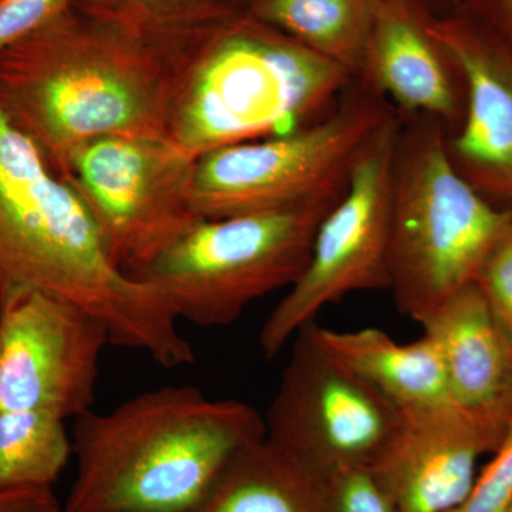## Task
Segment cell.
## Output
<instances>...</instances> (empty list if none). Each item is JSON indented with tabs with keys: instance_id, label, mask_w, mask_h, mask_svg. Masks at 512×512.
I'll use <instances>...</instances> for the list:
<instances>
[{
	"instance_id": "cell-6",
	"label": "cell",
	"mask_w": 512,
	"mask_h": 512,
	"mask_svg": "<svg viewBox=\"0 0 512 512\" xmlns=\"http://www.w3.org/2000/svg\"><path fill=\"white\" fill-rule=\"evenodd\" d=\"M394 113L355 80L315 123L204 154L195 163V211L217 220L339 201L363 151Z\"/></svg>"
},
{
	"instance_id": "cell-10",
	"label": "cell",
	"mask_w": 512,
	"mask_h": 512,
	"mask_svg": "<svg viewBox=\"0 0 512 512\" xmlns=\"http://www.w3.org/2000/svg\"><path fill=\"white\" fill-rule=\"evenodd\" d=\"M400 126L394 113L377 131L357 161L348 190L320 222L305 271L259 333L268 359H275L330 303L350 293L390 288V204Z\"/></svg>"
},
{
	"instance_id": "cell-8",
	"label": "cell",
	"mask_w": 512,
	"mask_h": 512,
	"mask_svg": "<svg viewBox=\"0 0 512 512\" xmlns=\"http://www.w3.org/2000/svg\"><path fill=\"white\" fill-rule=\"evenodd\" d=\"M195 163L165 136H110L76 148L62 177L82 197L114 264L137 279L204 220L192 201Z\"/></svg>"
},
{
	"instance_id": "cell-19",
	"label": "cell",
	"mask_w": 512,
	"mask_h": 512,
	"mask_svg": "<svg viewBox=\"0 0 512 512\" xmlns=\"http://www.w3.org/2000/svg\"><path fill=\"white\" fill-rule=\"evenodd\" d=\"M73 456L66 421L33 412H0V491L45 490Z\"/></svg>"
},
{
	"instance_id": "cell-26",
	"label": "cell",
	"mask_w": 512,
	"mask_h": 512,
	"mask_svg": "<svg viewBox=\"0 0 512 512\" xmlns=\"http://www.w3.org/2000/svg\"><path fill=\"white\" fill-rule=\"evenodd\" d=\"M0 512H63L53 488L0 491Z\"/></svg>"
},
{
	"instance_id": "cell-5",
	"label": "cell",
	"mask_w": 512,
	"mask_h": 512,
	"mask_svg": "<svg viewBox=\"0 0 512 512\" xmlns=\"http://www.w3.org/2000/svg\"><path fill=\"white\" fill-rule=\"evenodd\" d=\"M511 221L508 208L487 200L458 173L443 124L427 116L402 121L389 234V289L400 312L421 325L474 282Z\"/></svg>"
},
{
	"instance_id": "cell-16",
	"label": "cell",
	"mask_w": 512,
	"mask_h": 512,
	"mask_svg": "<svg viewBox=\"0 0 512 512\" xmlns=\"http://www.w3.org/2000/svg\"><path fill=\"white\" fill-rule=\"evenodd\" d=\"M320 345L399 410L451 399L436 346L427 336L400 343L382 329L335 330L312 322Z\"/></svg>"
},
{
	"instance_id": "cell-3",
	"label": "cell",
	"mask_w": 512,
	"mask_h": 512,
	"mask_svg": "<svg viewBox=\"0 0 512 512\" xmlns=\"http://www.w3.org/2000/svg\"><path fill=\"white\" fill-rule=\"evenodd\" d=\"M265 421L239 400L165 386L74 419L76 477L63 512H191Z\"/></svg>"
},
{
	"instance_id": "cell-29",
	"label": "cell",
	"mask_w": 512,
	"mask_h": 512,
	"mask_svg": "<svg viewBox=\"0 0 512 512\" xmlns=\"http://www.w3.org/2000/svg\"><path fill=\"white\" fill-rule=\"evenodd\" d=\"M508 210H510L512 214V201L510 202V205H508Z\"/></svg>"
},
{
	"instance_id": "cell-20",
	"label": "cell",
	"mask_w": 512,
	"mask_h": 512,
	"mask_svg": "<svg viewBox=\"0 0 512 512\" xmlns=\"http://www.w3.org/2000/svg\"><path fill=\"white\" fill-rule=\"evenodd\" d=\"M474 282L512 350V221L485 256Z\"/></svg>"
},
{
	"instance_id": "cell-1",
	"label": "cell",
	"mask_w": 512,
	"mask_h": 512,
	"mask_svg": "<svg viewBox=\"0 0 512 512\" xmlns=\"http://www.w3.org/2000/svg\"><path fill=\"white\" fill-rule=\"evenodd\" d=\"M220 19L157 20L77 0L0 53V106L62 177L89 141L165 136L178 63Z\"/></svg>"
},
{
	"instance_id": "cell-18",
	"label": "cell",
	"mask_w": 512,
	"mask_h": 512,
	"mask_svg": "<svg viewBox=\"0 0 512 512\" xmlns=\"http://www.w3.org/2000/svg\"><path fill=\"white\" fill-rule=\"evenodd\" d=\"M242 5L252 18L339 64L356 79L375 0H242Z\"/></svg>"
},
{
	"instance_id": "cell-25",
	"label": "cell",
	"mask_w": 512,
	"mask_h": 512,
	"mask_svg": "<svg viewBox=\"0 0 512 512\" xmlns=\"http://www.w3.org/2000/svg\"><path fill=\"white\" fill-rule=\"evenodd\" d=\"M461 9L512 47V0H463Z\"/></svg>"
},
{
	"instance_id": "cell-17",
	"label": "cell",
	"mask_w": 512,
	"mask_h": 512,
	"mask_svg": "<svg viewBox=\"0 0 512 512\" xmlns=\"http://www.w3.org/2000/svg\"><path fill=\"white\" fill-rule=\"evenodd\" d=\"M191 512H330L325 481L262 439L232 458Z\"/></svg>"
},
{
	"instance_id": "cell-23",
	"label": "cell",
	"mask_w": 512,
	"mask_h": 512,
	"mask_svg": "<svg viewBox=\"0 0 512 512\" xmlns=\"http://www.w3.org/2000/svg\"><path fill=\"white\" fill-rule=\"evenodd\" d=\"M157 20L214 19L244 9L242 0H83Z\"/></svg>"
},
{
	"instance_id": "cell-24",
	"label": "cell",
	"mask_w": 512,
	"mask_h": 512,
	"mask_svg": "<svg viewBox=\"0 0 512 512\" xmlns=\"http://www.w3.org/2000/svg\"><path fill=\"white\" fill-rule=\"evenodd\" d=\"M77 0H0V53L59 18Z\"/></svg>"
},
{
	"instance_id": "cell-27",
	"label": "cell",
	"mask_w": 512,
	"mask_h": 512,
	"mask_svg": "<svg viewBox=\"0 0 512 512\" xmlns=\"http://www.w3.org/2000/svg\"><path fill=\"white\" fill-rule=\"evenodd\" d=\"M3 293H5V286H3L2 278H0V315H2L3 308Z\"/></svg>"
},
{
	"instance_id": "cell-12",
	"label": "cell",
	"mask_w": 512,
	"mask_h": 512,
	"mask_svg": "<svg viewBox=\"0 0 512 512\" xmlns=\"http://www.w3.org/2000/svg\"><path fill=\"white\" fill-rule=\"evenodd\" d=\"M512 407L473 410L454 400L400 410L373 476L400 512H447L470 493L478 458L500 446Z\"/></svg>"
},
{
	"instance_id": "cell-14",
	"label": "cell",
	"mask_w": 512,
	"mask_h": 512,
	"mask_svg": "<svg viewBox=\"0 0 512 512\" xmlns=\"http://www.w3.org/2000/svg\"><path fill=\"white\" fill-rule=\"evenodd\" d=\"M427 0H375L357 82L407 116L460 126L466 90L456 63L434 35Z\"/></svg>"
},
{
	"instance_id": "cell-28",
	"label": "cell",
	"mask_w": 512,
	"mask_h": 512,
	"mask_svg": "<svg viewBox=\"0 0 512 512\" xmlns=\"http://www.w3.org/2000/svg\"><path fill=\"white\" fill-rule=\"evenodd\" d=\"M503 512H512V500L511 503L507 505V508Z\"/></svg>"
},
{
	"instance_id": "cell-21",
	"label": "cell",
	"mask_w": 512,
	"mask_h": 512,
	"mask_svg": "<svg viewBox=\"0 0 512 512\" xmlns=\"http://www.w3.org/2000/svg\"><path fill=\"white\" fill-rule=\"evenodd\" d=\"M512 500V416L493 460L481 471L470 493L447 512H503Z\"/></svg>"
},
{
	"instance_id": "cell-4",
	"label": "cell",
	"mask_w": 512,
	"mask_h": 512,
	"mask_svg": "<svg viewBox=\"0 0 512 512\" xmlns=\"http://www.w3.org/2000/svg\"><path fill=\"white\" fill-rule=\"evenodd\" d=\"M355 82L348 70L239 10L178 63L165 137L192 157L315 123Z\"/></svg>"
},
{
	"instance_id": "cell-22",
	"label": "cell",
	"mask_w": 512,
	"mask_h": 512,
	"mask_svg": "<svg viewBox=\"0 0 512 512\" xmlns=\"http://www.w3.org/2000/svg\"><path fill=\"white\" fill-rule=\"evenodd\" d=\"M325 484L330 512H400L370 468L343 471Z\"/></svg>"
},
{
	"instance_id": "cell-9",
	"label": "cell",
	"mask_w": 512,
	"mask_h": 512,
	"mask_svg": "<svg viewBox=\"0 0 512 512\" xmlns=\"http://www.w3.org/2000/svg\"><path fill=\"white\" fill-rule=\"evenodd\" d=\"M264 417L265 439L318 477L370 468L392 439L400 410L320 345L312 322L291 340Z\"/></svg>"
},
{
	"instance_id": "cell-7",
	"label": "cell",
	"mask_w": 512,
	"mask_h": 512,
	"mask_svg": "<svg viewBox=\"0 0 512 512\" xmlns=\"http://www.w3.org/2000/svg\"><path fill=\"white\" fill-rule=\"evenodd\" d=\"M336 202L202 220L137 279L160 293L178 322L231 325L251 303L296 284Z\"/></svg>"
},
{
	"instance_id": "cell-30",
	"label": "cell",
	"mask_w": 512,
	"mask_h": 512,
	"mask_svg": "<svg viewBox=\"0 0 512 512\" xmlns=\"http://www.w3.org/2000/svg\"><path fill=\"white\" fill-rule=\"evenodd\" d=\"M511 402H512V387H511Z\"/></svg>"
},
{
	"instance_id": "cell-15",
	"label": "cell",
	"mask_w": 512,
	"mask_h": 512,
	"mask_svg": "<svg viewBox=\"0 0 512 512\" xmlns=\"http://www.w3.org/2000/svg\"><path fill=\"white\" fill-rule=\"evenodd\" d=\"M439 352L448 392L473 410L512 407V350L476 282L421 323Z\"/></svg>"
},
{
	"instance_id": "cell-11",
	"label": "cell",
	"mask_w": 512,
	"mask_h": 512,
	"mask_svg": "<svg viewBox=\"0 0 512 512\" xmlns=\"http://www.w3.org/2000/svg\"><path fill=\"white\" fill-rule=\"evenodd\" d=\"M5 286V285H3ZM109 329L53 293L5 286L0 315V412L67 421L90 412Z\"/></svg>"
},
{
	"instance_id": "cell-2",
	"label": "cell",
	"mask_w": 512,
	"mask_h": 512,
	"mask_svg": "<svg viewBox=\"0 0 512 512\" xmlns=\"http://www.w3.org/2000/svg\"><path fill=\"white\" fill-rule=\"evenodd\" d=\"M0 278L76 303L109 329L111 345L177 369L194 349L160 293L121 271L79 192L0 106Z\"/></svg>"
},
{
	"instance_id": "cell-13",
	"label": "cell",
	"mask_w": 512,
	"mask_h": 512,
	"mask_svg": "<svg viewBox=\"0 0 512 512\" xmlns=\"http://www.w3.org/2000/svg\"><path fill=\"white\" fill-rule=\"evenodd\" d=\"M434 35L463 77L464 116L447 136L451 163L491 202L512 201V47L463 9L434 15Z\"/></svg>"
}]
</instances>
